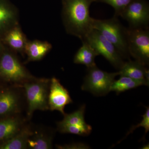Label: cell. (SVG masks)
Segmentation results:
<instances>
[{
  "label": "cell",
  "instance_id": "6da1fadb",
  "mask_svg": "<svg viewBox=\"0 0 149 149\" xmlns=\"http://www.w3.org/2000/svg\"><path fill=\"white\" fill-rule=\"evenodd\" d=\"M62 19L67 33L83 41L93 29L90 7L93 0H62Z\"/></svg>",
  "mask_w": 149,
  "mask_h": 149
},
{
  "label": "cell",
  "instance_id": "7a4b0ae2",
  "mask_svg": "<svg viewBox=\"0 0 149 149\" xmlns=\"http://www.w3.org/2000/svg\"><path fill=\"white\" fill-rule=\"evenodd\" d=\"M16 53L5 45L0 55V83L22 86L35 77L21 63Z\"/></svg>",
  "mask_w": 149,
  "mask_h": 149
},
{
  "label": "cell",
  "instance_id": "3957f363",
  "mask_svg": "<svg viewBox=\"0 0 149 149\" xmlns=\"http://www.w3.org/2000/svg\"><path fill=\"white\" fill-rule=\"evenodd\" d=\"M50 83V79L35 77L22 85L26 97L25 116L29 121L36 111L49 110L48 96Z\"/></svg>",
  "mask_w": 149,
  "mask_h": 149
},
{
  "label": "cell",
  "instance_id": "277c9868",
  "mask_svg": "<svg viewBox=\"0 0 149 149\" xmlns=\"http://www.w3.org/2000/svg\"><path fill=\"white\" fill-rule=\"evenodd\" d=\"M93 27L115 47L123 58H129L127 28L123 26L117 17L107 19L93 18Z\"/></svg>",
  "mask_w": 149,
  "mask_h": 149
},
{
  "label": "cell",
  "instance_id": "5b68a950",
  "mask_svg": "<svg viewBox=\"0 0 149 149\" xmlns=\"http://www.w3.org/2000/svg\"><path fill=\"white\" fill-rule=\"evenodd\" d=\"M26 100L23 87L0 83V118L23 114Z\"/></svg>",
  "mask_w": 149,
  "mask_h": 149
},
{
  "label": "cell",
  "instance_id": "8992f818",
  "mask_svg": "<svg viewBox=\"0 0 149 149\" xmlns=\"http://www.w3.org/2000/svg\"><path fill=\"white\" fill-rule=\"evenodd\" d=\"M118 72H108L99 68L97 65L87 68V73L81 86L82 91L97 96H103L110 92V88Z\"/></svg>",
  "mask_w": 149,
  "mask_h": 149
},
{
  "label": "cell",
  "instance_id": "52a82bcc",
  "mask_svg": "<svg viewBox=\"0 0 149 149\" xmlns=\"http://www.w3.org/2000/svg\"><path fill=\"white\" fill-rule=\"evenodd\" d=\"M129 55L145 65L149 63V30L146 28H127Z\"/></svg>",
  "mask_w": 149,
  "mask_h": 149
},
{
  "label": "cell",
  "instance_id": "ba28073f",
  "mask_svg": "<svg viewBox=\"0 0 149 149\" xmlns=\"http://www.w3.org/2000/svg\"><path fill=\"white\" fill-rule=\"evenodd\" d=\"M87 42L97 52L119 70L124 63L115 47L95 29H93L82 42Z\"/></svg>",
  "mask_w": 149,
  "mask_h": 149
},
{
  "label": "cell",
  "instance_id": "9c48e42d",
  "mask_svg": "<svg viewBox=\"0 0 149 149\" xmlns=\"http://www.w3.org/2000/svg\"><path fill=\"white\" fill-rule=\"evenodd\" d=\"M132 29L146 28L149 22V5L146 0H134L123 10L120 16Z\"/></svg>",
  "mask_w": 149,
  "mask_h": 149
},
{
  "label": "cell",
  "instance_id": "30bf717a",
  "mask_svg": "<svg viewBox=\"0 0 149 149\" xmlns=\"http://www.w3.org/2000/svg\"><path fill=\"white\" fill-rule=\"evenodd\" d=\"M72 103L73 101L68 91L61 85L58 79L52 77L48 96L49 110L57 111L63 115L65 113V106Z\"/></svg>",
  "mask_w": 149,
  "mask_h": 149
},
{
  "label": "cell",
  "instance_id": "8fae6325",
  "mask_svg": "<svg viewBox=\"0 0 149 149\" xmlns=\"http://www.w3.org/2000/svg\"><path fill=\"white\" fill-rule=\"evenodd\" d=\"M55 134L53 128L33 124L32 133L27 141V149H51Z\"/></svg>",
  "mask_w": 149,
  "mask_h": 149
},
{
  "label": "cell",
  "instance_id": "7c38bea8",
  "mask_svg": "<svg viewBox=\"0 0 149 149\" xmlns=\"http://www.w3.org/2000/svg\"><path fill=\"white\" fill-rule=\"evenodd\" d=\"M29 121L23 114L0 118V144L13 137Z\"/></svg>",
  "mask_w": 149,
  "mask_h": 149
},
{
  "label": "cell",
  "instance_id": "4fadbf2b",
  "mask_svg": "<svg viewBox=\"0 0 149 149\" xmlns=\"http://www.w3.org/2000/svg\"><path fill=\"white\" fill-rule=\"evenodd\" d=\"M19 12L10 0H0V36L19 25Z\"/></svg>",
  "mask_w": 149,
  "mask_h": 149
},
{
  "label": "cell",
  "instance_id": "5bb4252c",
  "mask_svg": "<svg viewBox=\"0 0 149 149\" xmlns=\"http://www.w3.org/2000/svg\"><path fill=\"white\" fill-rule=\"evenodd\" d=\"M5 45L16 52L25 54V48L27 40L19 25L9 30L1 37Z\"/></svg>",
  "mask_w": 149,
  "mask_h": 149
},
{
  "label": "cell",
  "instance_id": "9a60e30c",
  "mask_svg": "<svg viewBox=\"0 0 149 149\" xmlns=\"http://www.w3.org/2000/svg\"><path fill=\"white\" fill-rule=\"evenodd\" d=\"M118 75L126 76L149 84V71L146 65L140 62L129 60L124 62L118 71Z\"/></svg>",
  "mask_w": 149,
  "mask_h": 149
},
{
  "label": "cell",
  "instance_id": "2e32d148",
  "mask_svg": "<svg viewBox=\"0 0 149 149\" xmlns=\"http://www.w3.org/2000/svg\"><path fill=\"white\" fill-rule=\"evenodd\" d=\"M50 43L46 41L35 40L27 41L25 48L27 59L25 63L39 61L42 59L52 49Z\"/></svg>",
  "mask_w": 149,
  "mask_h": 149
},
{
  "label": "cell",
  "instance_id": "e0dca14e",
  "mask_svg": "<svg viewBox=\"0 0 149 149\" xmlns=\"http://www.w3.org/2000/svg\"><path fill=\"white\" fill-rule=\"evenodd\" d=\"M30 121L13 137L0 144V149H27V141L33 126Z\"/></svg>",
  "mask_w": 149,
  "mask_h": 149
},
{
  "label": "cell",
  "instance_id": "ac0fdd59",
  "mask_svg": "<svg viewBox=\"0 0 149 149\" xmlns=\"http://www.w3.org/2000/svg\"><path fill=\"white\" fill-rule=\"evenodd\" d=\"M82 43L83 45L74 55L73 62L75 64L84 65L87 68L95 66V59L98 54L87 42L83 41Z\"/></svg>",
  "mask_w": 149,
  "mask_h": 149
},
{
  "label": "cell",
  "instance_id": "d6986e66",
  "mask_svg": "<svg viewBox=\"0 0 149 149\" xmlns=\"http://www.w3.org/2000/svg\"><path fill=\"white\" fill-rule=\"evenodd\" d=\"M85 105L83 104L73 112L65 113L63 119L61 122L65 124L77 126L92 132V126L87 124L85 121Z\"/></svg>",
  "mask_w": 149,
  "mask_h": 149
},
{
  "label": "cell",
  "instance_id": "ffe728a7",
  "mask_svg": "<svg viewBox=\"0 0 149 149\" xmlns=\"http://www.w3.org/2000/svg\"><path fill=\"white\" fill-rule=\"evenodd\" d=\"M142 85H149L145 82L135 80L130 77L120 76L117 80H114L110 88V92H114L117 95L125 91L136 88Z\"/></svg>",
  "mask_w": 149,
  "mask_h": 149
},
{
  "label": "cell",
  "instance_id": "44dd1931",
  "mask_svg": "<svg viewBox=\"0 0 149 149\" xmlns=\"http://www.w3.org/2000/svg\"><path fill=\"white\" fill-rule=\"evenodd\" d=\"M57 130L61 133H69L80 136L90 135L91 131L74 125L62 123L61 121L57 123Z\"/></svg>",
  "mask_w": 149,
  "mask_h": 149
},
{
  "label": "cell",
  "instance_id": "7402d4cb",
  "mask_svg": "<svg viewBox=\"0 0 149 149\" xmlns=\"http://www.w3.org/2000/svg\"><path fill=\"white\" fill-rule=\"evenodd\" d=\"M134 0H93L94 2L105 3L111 6L115 11L114 16H120V14L127 6Z\"/></svg>",
  "mask_w": 149,
  "mask_h": 149
},
{
  "label": "cell",
  "instance_id": "603a6c76",
  "mask_svg": "<svg viewBox=\"0 0 149 149\" xmlns=\"http://www.w3.org/2000/svg\"><path fill=\"white\" fill-rule=\"evenodd\" d=\"M146 112L144 115L142 116L143 119L141 123L138 124V125H133L130 130L128 131V133L126 134V136L133 133L134 130L139 127H142L145 128V135L149 131V107H146Z\"/></svg>",
  "mask_w": 149,
  "mask_h": 149
},
{
  "label": "cell",
  "instance_id": "cb8c5ba5",
  "mask_svg": "<svg viewBox=\"0 0 149 149\" xmlns=\"http://www.w3.org/2000/svg\"><path fill=\"white\" fill-rule=\"evenodd\" d=\"M56 148L58 149H88L90 147L86 144L82 143H74L63 145H56Z\"/></svg>",
  "mask_w": 149,
  "mask_h": 149
},
{
  "label": "cell",
  "instance_id": "d4e9b609",
  "mask_svg": "<svg viewBox=\"0 0 149 149\" xmlns=\"http://www.w3.org/2000/svg\"><path fill=\"white\" fill-rule=\"evenodd\" d=\"M5 48V45L3 43L2 41L1 36H0V55L1 54L3 50Z\"/></svg>",
  "mask_w": 149,
  "mask_h": 149
},
{
  "label": "cell",
  "instance_id": "484cf974",
  "mask_svg": "<svg viewBox=\"0 0 149 149\" xmlns=\"http://www.w3.org/2000/svg\"><path fill=\"white\" fill-rule=\"evenodd\" d=\"M142 149H149V144H146V145H144L142 147Z\"/></svg>",
  "mask_w": 149,
  "mask_h": 149
}]
</instances>
